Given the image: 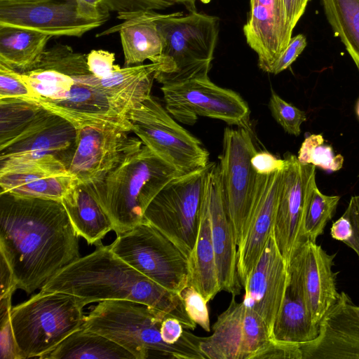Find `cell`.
Wrapping results in <instances>:
<instances>
[{
  "mask_svg": "<svg viewBox=\"0 0 359 359\" xmlns=\"http://www.w3.org/2000/svg\"><path fill=\"white\" fill-rule=\"evenodd\" d=\"M79 237L61 201L0 193V255L17 289H41L80 257Z\"/></svg>",
  "mask_w": 359,
  "mask_h": 359,
  "instance_id": "6da1fadb",
  "label": "cell"
},
{
  "mask_svg": "<svg viewBox=\"0 0 359 359\" xmlns=\"http://www.w3.org/2000/svg\"><path fill=\"white\" fill-rule=\"evenodd\" d=\"M41 290L76 296L86 304L110 299L144 304L177 319L184 329L196 324L188 316L181 294L156 283L100 245L79 257L47 281Z\"/></svg>",
  "mask_w": 359,
  "mask_h": 359,
  "instance_id": "7a4b0ae2",
  "label": "cell"
},
{
  "mask_svg": "<svg viewBox=\"0 0 359 359\" xmlns=\"http://www.w3.org/2000/svg\"><path fill=\"white\" fill-rule=\"evenodd\" d=\"M168 317L144 304L122 299L100 302L87 316L82 326L113 341L132 353L135 359L158 357L176 359H205L199 337L184 331L181 339L168 344L160 327Z\"/></svg>",
  "mask_w": 359,
  "mask_h": 359,
  "instance_id": "3957f363",
  "label": "cell"
},
{
  "mask_svg": "<svg viewBox=\"0 0 359 359\" xmlns=\"http://www.w3.org/2000/svg\"><path fill=\"white\" fill-rule=\"evenodd\" d=\"M180 175L143 144L102 180L92 184L118 236L143 222L144 212L151 201L171 180Z\"/></svg>",
  "mask_w": 359,
  "mask_h": 359,
  "instance_id": "277c9868",
  "label": "cell"
},
{
  "mask_svg": "<svg viewBox=\"0 0 359 359\" xmlns=\"http://www.w3.org/2000/svg\"><path fill=\"white\" fill-rule=\"evenodd\" d=\"M163 41L161 85L208 76L219 34V19L196 11L158 13L156 19Z\"/></svg>",
  "mask_w": 359,
  "mask_h": 359,
  "instance_id": "5b68a950",
  "label": "cell"
},
{
  "mask_svg": "<svg viewBox=\"0 0 359 359\" xmlns=\"http://www.w3.org/2000/svg\"><path fill=\"white\" fill-rule=\"evenodd\" d=\"M86 305L74 295L41 290L12 307L11 319L20 359L39 358L79 329Z\"/></svg>",
  "mask_w": 359,
  "mask_h": 359,
  "instance_id": "8992f818",
  "label": "cell"
},
{
  "mask_svg": "<svg viewBox=\"0 0 359 359\" xmlns=\"http://www.w3.org/2000/svg\"><path fill=\"white\" fill-rule=\"evenodd\" d=\"M131 131L162 160L185 174L209 163L201 142L177 123L151 95L126 115Z\"/></svg>",
  "mask_w": 359,
  "mask_h": 359,
  "instance_id": "52a82bcc",
  "label": "cell"
},
{
  "mask_svg": "<svg viewBox=\"0 0 359 359\" xmlns=\"http://www.w3.org/2000/svg\"><path fill=\"white\" fill-rule=\"evenodd\" d=\"M109 248L137 271L170 291L180 294L189 285L188 258L146 220L118 235Z\"/></svg>",
  "mask_w": 359,
  "mask_h": 359,
  "instance_id": "ba28073f",
  "label": "cell"
},
{
  "mask_svg": "<svg viewBox=\"0 0 359 359\" xmlns=\"http://www.w3.org/2000/svg\"><path fill=\"white\" fill-rule=\"evenodd\" d=\"M206 167L178 175L154 197L144 215L189 258L196 243Z\"/></svg>",
  "mask_w": 359,
  "mask_h": 359,
  "instance_id": "9c48e42d",
  "label": "cell"
},
{
  "mask_svg": "<svg viewBox=\"0 0 359 359\" xmlns=\"http://www.w3.org/2000/svg\"><path fill=\"white\" fill-rule=\"evenodd\" d=\"M250 128L224 129L219 167L227 214L238 246L246 233L257 172L251 159L257 152Z\"/></svg>",
  "mask_w": 359,
  "mask_h": 359,
  "instance_id": "30bf717a",
  "label": "cell"
},
{
  "mask_svg": "<svg viewBox=\"0 0 359 359\" xmlns=\"http://www.w3.org/2000/svg\"><path fill=\"white\" fill-rule=\"evenodd\" d=\"M161 89L165 109L184 124L194 125L198 116H205L250 128L246 102L236 92L212 83L209 76L163 84Z\"/></svg>",
  "mask_w": 359,
  "mask_h": 359,
  "instance_id": "8fae6325",
  "label": "cell"
},
{
  "mask_svg": "<svg viewBox=\"0 0 359 359\" xmlns=\"http://www.w3.org/2000/svg\"><path fill=\"white\" fill-rule=\"evenodd\" d=\"M76 130V142L65 165L84 183L102 180L143 145L139 138L129 135L131 131L111 123H88Z\"/></svg>",
  "mask_w": 359,
  "mask_h": 359,
  "instance_id": "7c38bea8",
  "label": "cell"
},
{
  "mask_svg": "<svg viewBox=\"0 0 359 359\" xmlns=\"http://www.w3.org/2000/svg\"><path fill=\"white\" fill-rule=\"evenodd\" d=\"M212 329L210 337H199L200 349L208 359H258L272 341L263 318L233 295Z\"/></svg>",
  "mask_w": 359,
  "mask_h": 359,
  "instance_id": "4fadbf2b",
  "label": "cell"
},
{
  "mask_svg": "<svg viewBox=\"0 0 359 359\" xmlns=\"http://www.w3.org/2000/svg\"><path fill=\"white\" fill-rule=\"evenodd\" d=\"M284 159L273 231L278 248L288 266L299 245L305 212L317 185L315 165L302 163L291 154Z\"/></svg>",
  "mask_w": 359,
  "mask_h": 359,
  "instance_id": "5bb4252c",
  "label": "cell"
},
{
  "mask_svg": "<svg viewBox=\"0 0 359 359\" xmlns=\"http://www.w3.org/2000/svg\"><path fill=\"white\" fill-rule=\"evenodd\" d=\"M77 135L68 120L42 107L32 122L13 140L0 147V165L39 160L54 156L64 164Z\"/></svg>",
  "mask_w": 359,
  "mask_h": 359,
  "instance_id": "9a60e30c",
  "label": "cell"
},
{
  "mask_svg": "<svg viewBox=\"0 0 359 359\" xmlns=\"http://www.w3.org/2000/svg\"><path fill=\"white\" fill-rule=\"evenodd\" d=\"M105 22L81 17L75 0H44L34 2L0 1V26L35 30L51 36L80 37Z\"/></svg>",
  "mask_w": 359,
  "mask_h": 359,
  "instance_id": "2e32d148",
  "label": "cell"
},
{
  "mask_svg": "<svg viewBox=\"0 0 359 359\" xmlns=\"http://www.w3.org/2000/svg\"><path fill=\"white\" fill-rule=\"evenodd\" d=\"M336 254H327L316 242L306 241L294 250L287 269L298 282L304 299L316 324L320 323L329 309L338 301L340 293L333 272Z\"/></svg>",
  "mask_w": 359,
  "mask_h": 359,
  "instance_id": "e0dca14e",
  "label": "cell"
},
{
  "mask_svg": "<svg viewBox=\"0 0 359 359\" xmlns=\"http://www.w3.org/2000/svg\"><path fill=\"white\" fill-rule=\"evenodd\" d=\"M288 282L287 264L278 248L273 231L243 286L245 295L242 302L263 318L271 338Z\"/></svg>",
  "mask_w": 359,
  "mask_h": 359,
  "instance_id": "ac0fdd59",
  "label": "cell"
},
{
  "mask_svg": "<svg viewBox=\"0 0 359 359\" xmlns=\"http://www.w3.org/2000/svg\"><path fill=\"white\" fill-rule=\"evenodd\" d=\"M282 170L257 175L252 207L245 236L238 246L237 271L244 286L273 231Z\"/></svg>",
  "mask_w": 359,
  "mask_h": 359,
  "instance_id": "d6986e66",
  "label": "cell"
},
{
  "mask_svg": "<svg viewBox=\"0 0 359 359\" xmlns=\"http://www.w3.org/2000/svg\"><path fill=\"white\" fill-rule=\"evenodd\" d=\"M79 180L54 156L0 167V193L61 201Z\"/></svg>",
  "mask_w": 359,
  "mask_h": 359,
  "instance_id": "ffe728a7",
  "label": "cell"
},
{
  "mask_svg": "<svg viewBox=\"0 0 359 359\" xmlns=\"http://www.w3.org/2000/svg\"><path fill=\"white\" fill-rule=\"evenodd\" d=\"M203 189L208 199L220 288L236 296L241 290L237 271L238 245L225 205L218 163H208Z\"/></svg>",
  "mask_w": 359,
  "mask_h": 359,
  "instance_id": "44dd1931",
  "label": "cell"
},
{
  "mask_svg": "<svg viewBox=\"0 0 359 359\" xmlns=\"http://www.w3.org/2000/svg\"><path fill=\"white\" fill-rule=\"evenodd\" d=\"M345 292L324 316L318 336L301 344L302 359H359V314Z\"/></svg>",
  "mask_w": 359,
  "mask_h": 359,
  "instance_id": "7402d4cb",
  "label": "cell"
},
{
  "mask_svg": "<svg viewBox=\"0 0 359 359\" xmlns=\"http://www.w3.org/2000/svg\"><path fill=\"white\" fill-rule=\"evenodd\" d=\"M35 101L70 121L76 128L88 123L107 122L131 131L130 122L102 91L80 81L75 80L67 95L62 100L38 98Z\"/></svg>",
  "mask_w": 359,
  "mask_h": 359,
  "instance_id": "603a6c76",
  "label": "cell"
},
{
  "mask_svg": "<svg viewBox=\"0 0 359 359\" xmlns=\"http://www.w3.org/2000/svg\"><path fill=\"white\" fill-rule=\"evenodd\" d=\"M161 67L158 62L124 67L104 79H97L90 74L75 80L100 89L126 118L132 109L151 95L155 75Z\"/></svg>",
  "mask_w": 359,
  "mask_h": 359,
  "instance_id": "cb8c5ba5",
  "label": "cell"
},
{
  "mask_svg": "<svg viewBox=\"0 0 359 359\" xmlns=\"http://www.w3.org/2000/svg\"><path fill=\"white\" fill-rule=\"evenodd\" d=\"M158 15L154 11L130 15L123 19V23L97 36L119 32L125 67L142 65L146 60L160 63L163 41L156 22Z\"/></svg>",
  "mask_w": 359,
  "mask_h": 359,
  "instance_id": "d4e9b609",
  "label": "cell"
},
{
  "mask_svg": "<svg viewBox=\"0 0 359 359\" xmlns=\"http://www.w3.org/2000/svg\"><path fill=\"white\" fill-rule=\"evenodd\" d=\"M61 202L77 234L88 244L102 245L104 236L114 231L112 221L99 201L92 184L79 181Z\"/></svg>",
  "mask_w": 359,
  "mask_h": 359,
  "instance_id": "484cf974",
  "label": "cell"
},
{
  "mask_svg": "<svg viewBox=\"0 0 359 359\" xmlns=\"http://www.w3.org/2000/svg\"><path fill=\"white\" fill-rule=\"evenodd\" d=\"M189 285L208 302L221 291L212 238L208 199L203 189L200 222L194 248L188 258Z\"/></svg>",
  "mask_w": 359,
  "mask_h": 359,
  "instance_id": "4316f807",
  "label": "cell"
},
{
  "mask_svg": "<svg viewBox=\"0 0 359 359\" xmlns=\"http://www.w3.org/2000/svg\"><path fill=\"white\" fill-rule=\"evenodd\" d=\"M319 329L309 311L298 282L289 274L287 287L273 325L271 339L301 345L314 340L318 336Z\"/></svg>",
  "mask_w": 359,
  "mask_h": 359,
  "instance_id": "83f0119b",
  "label": "cell"
},
{
  "mask_svg": "<svg viewBox=\"0 0 359 359\" xmlns=\"http://www.w3.org/2000/svg\"><path fill=\"white\" fill-rule=\"evenodd\" d=\"M51 37L29 29L0 26V63L20 73L29 71Z\"/></svg>",
  "mask_w": 359,
  "mask_h": 359,
  "instance_id": "f1b7e54d",
  "label": "cell"
},
{
  "mask_svg": "<svg viewBox=\"0 0 359 359\" xmlns=\"http://www.w3.org/2000/svg\"><path fill=\"white\" fill-rule=\"evenodd\" d=\"M40 359H135L124 348L81 326Z\"/></svg>",
  "mask_w": 359,
  "mask_h": 359,
  "instance_id": "f546056e",
  "label": "cell"
},
{
  "mask_svg": "<svg viewBox=\"0 0 359 359\" xmlns=\"http://www.w3.org/2000/svg\"><path fill=\"white\" fill-rule=\"evenodd\" d=\"M326 18L359 70V0H320Z\"/></svg>",
  "mask_w": 359,
  "mask_h": 359,
  "instance_id": "4dcf8cb0",
  "label": "cell"
},
{
  "mask_svg": "<svg viewBox=\"0 0 359 359\" xmlns=\"http://www.w3.org/2000/svg\"><path fill=\"white\" fill-rule=\"evenodd\" d=\"M21 74L37 99L46 100L65 98L75 82L72 77L40 62Z\"/></svg>",
  "mask_w": 359,
  "mask_h": 359,
  "instance_id": "1f68e13d",
  "label": "cell"
},
{
  "mask_svg": "<svg viewBox=\"0 0 359 359\" xmlns=\"http://www.w3.org/2000/svg\"><path fill=\"white\" fill-rule=\"evenodd\" d=\"M42 106L35 100H0V147L16 137L32 122Z\"/></svg>",
  "mask_w": 359,
  "mask_h": 359,
  "instance_id": "d6a6232c",
  "label": "cell"
},
{
  "mask_svg": "<svg viewBox=\"0 0 359 359\" xmlns=\"http://www.w3.org/2000/svg\"><path fill=\"white\" fill-rule=\"evenodd\" d=\"M339 199V196L325 195L318 187H315L304 217L299 245L306 241L316 242L323 234L326 224L335 214Z\"/></svg>",
  "mask_w": 359,
  "mask_h": 359,
  "instance_id": "836d02e7",
  "label": "cell"
},
{
  "mask_svg": "<svg viewBox=\"0 0 359 359\" xmlns=\"http://www.w3.org/2000/svg\"><path fill=\"white\" fill-rule=\"evenodd\" d=\"M297 158L304 164H312L327 171H337L344 163V157L335 154L332 147L325 144L322 135L313 134L305 138L298 152Z\"/></svg>",
  "mask_w": 359,
  "mask_h": 359,
  "instance_id": "e575fe53",
  "label": "cell"
},
{
  "mask_svg": "<svg viewBox=\"0 0 359 359\" xmlns=\"http://www.w3.org/2000/svg\"><path fill=\"white\" fill-rule=\"evenodd\" d=\"M330 234L351 248L359 260V195L351 197L344 214L332 224Z\"/></svg>",
  "mask_w": 359,
  "mask_h": 359,
  "instance_id": "d590c367",
  "label": "cell"
},
{
  "mask_svg": "<svg viewBox=\"0 0 359 359\" xmlns=\"http://www.w3.org/2000/svg\"><path fill=\"white\" fill-rule=\"evenodd\" d=\"M272 116L285 133L298 136L301 133V125L306 120V113L287 102L273 90L269 102Z\"/></svg>",
  "mask_w": 359,
  "mask_h": 359,
  "instance_id": "8d00e7d4",
  "label": "cell"
},
{
  "mask_svg": "<svg viewBox=\"0 0 359 359\" xmlns=\"http://www.w3.org/2000/svg\"><path fill=\"white\" fill-rule=\"evenodd\" d=\"M12 294L0 299V358L20 359L11 319Z\"/></svg>",
  "mask_w": 359,
  "mask_h": 359,
  "instance_id": "74e56055",
  "label": "cell"
},
{
  "mask_svg": "<svg viewBox=\"0 0 359 359\" xmlns=\"http://www.w3.org/2000/svg\"><path fill=\"white\" fill-rule=\"evenodd\" d=\"M6 98L35 100L37 96L21 73L0 63V100Z\"/></svg>",
  "mask_w": 359,
  "mask_h": 359,
  "instance_id": "f35d334b",
  "label": "cell"
},
{
  "mask_svg": "<svg viewBox=\"0 0 359 359\" xmlns=\"http://www.w3.org/2000/svg\"><path fill=\"white\" fill-rule=\"evenodd\" d=\"M104 9L108 12H116L117 18L123 20L126 17L140 12L162 10L173 6L174 0H101Z\"/></svg>",
  "mask_w": 359,
  "mask_h": 359,
  "instance_id": "ab89813d",
  "label": "cell"
},
{
  "mask_svg": "<svg viewBox=\"0 0 359 359\" xmlns=\"http://www.w3.org/2000/svg\"><path fill=\"white\" fill-rule=\"evenodd\" d=\"M185 310L189 318L206 332H210V318L208 302L192 285H189L180 293Z\"/></svg>",
  "mask_w": 359,
  "mask_h": 359,
  "instance_id": "60d3db41",
  "label": "cell"
},
{
  "mask_svg": "<svg viewBox=\"0 0 359 359\" xmlns=\"http://www.w3.org/2000/svg\"><path fill=\"white\" fill-rule=\"evenodd\" d=\"M90 73L97 79H104L121 67L114 64V53L103 50H93L86 55Z\"/></svg>",
  "mask_w": 359,
  "mask_h": 359,
  "instance_id": "b9f144b4",
  "label": "cell"
},
{
  "mask_svg": "<svg viewBox=\"0 0 359 359\" xmlns=\"http://www.w3.org/2000/svg\"><path fill=\"white\" fill-rule=\"evenodd\" d=\"M306 44V39L302 34L292 37L276 62L271 74H278L288 68L303 52Z\"/></svg>",
  "mask_w": 359,
  "mask_h": 359,
  "instance_id": "7bdbcfd3",
  "label": "cell"
},
{
  "mask_svg": "<svg viewBox=\"0 0 359 359\" xmlns=\"http://www.w3.org/2000/svg\"><path fill=\"white\" fill-rule=\"evenodd\" d=\"M258 359H302L300 346L273 340Z\"/></svg>",
  "mask_w": 359,
  "mask_h": 359,
  "instance_id": "ee69618b",
  "label": "cell"
},
{
  "mask_svg": "<svg viewBox=\"0 0 359 359\" xmlns=\"http://www.w3.org/2000/svg\"><path fill=\"white\" fill-rule=\"evenodd\" d=\"M251 164L257 174L270 175L282 170L285 161L276 158L268 151H257L252 157Z\"/></svg>",
  "mask_w": 359,
  "mask_h": 359,
  "instance_id": "f6af8a7d",
  "label": "cell"
},
{
  "mask_svg": "<svg viewBox=\"0 0 359 359\" xmlns=\"http://www.w3.org/2000/svg\"><path fill=\"white\" fill-rule=\"evenodd\" d=\"M79 14L88 20L106 22L109 12L106 11L101 0H75Z\"/></svg>",
  "mask_w": 359,
  "mask_h": 359,
  "instance_id": "bcb514c9",
  "label": "cell"
},
{
  "mask_svg": "<svg viewBox=\"0 0 359 359\" xmlns=\"http://www.w3.org/2000/svg\"><path fill=\"white\" fill-rule=\"evenodd\" d=\"M183 329L182 323L177 319L166 317L160 327L162 339L168 344H175L182 337Z\"/></svg>",
  "mask_w": 359,
  "mask_h": 359,
  "instance_id": "7dc6e473",
  "label": "cell"
},
{
  "mask_svg": "<svg viewBox=\"0 0 359 359\" xmlns=\"http://www.w3.org/2000/svg\"><path fill=\"white\" fill-rule=\"evenodd\" d=\"M310 0H282L288 26L293 31Z\"/></svg>",
  "mask_w": 359,
  "mask_h": 359,
  "instance_id": "c3c4849f",
  "label": "cell"
},
{
  "mask_svg": "<svg viewBox=\"0 0 359 359\" xmlns=\"http://www.w3.org/2000/svg\"><path fill=\"white\" fill-rule=\"evenodd\" d=\"M0 271L1 299L13 294L17 289L8 264L1 255H0Z\"/></svg>",
  "mask_w": 359,
  "mask_h": 359,
  "instance_id": "681fc988",
  "label": "cell"
},
{
  "mask_svg": "<svg viewBox=\"0 0 359 359\" xmlns=\"http://www.w3.org/2000/svg\"><path fill=\"white\" fill-rule=\"evenodd\" d=\"M175 4H181L185 6V8L189 11H195L196 9V0H174Z\"/></svg>",
  "mask_w": 359,
  "mask_h": 359,
  "instance_id": "f907efd6",
  "label": "cell"
},
{
  "mask_svg": "<svg viewBox=\"0 0 359 359\" xmlns=\"http://www.w3.org/2000/svg\"><path fill=\"white\" fill-rule=\"evenodd\" d=\"M1 1H8V2H17V3H24V2H34V1H40L44 0H0Z\"/></svg>",
  "mask_w": 359,
  "mask_h": 359,
  "instance_id": "816d5d0a",
  "label": "cell"
},
{
  "mask_svg": "<svg viewBox=\"0 0 359 359\" xmlns=\"http://www.w3.org/2000/svg\"><path fill=\"white\" fill-rule=\"evenodd\" d=\"M356 112H357V114H358V118H359V101H358V105H357Z\"/></svg>",
  "mask_w": 359,
  "mask_h": 359,
  "instance_id": "f5cc1de1",
  "label": "cell"
},
{
  "mask_svg": "<svg viewBox=\"0 0 359 359\" xmlns=\"http://www.w3.org/2000/svg\"><path fill=\"white\" fill-rule=\"evenodd\" d=\"M354 309L357 311V313L359 314V306L354 305Z\"/></svg>",
  "mask_w": 359,
  "mask_h": 359,
  "instance_id": "db71d44e",
  "label": "cell"
}]
</instances>
